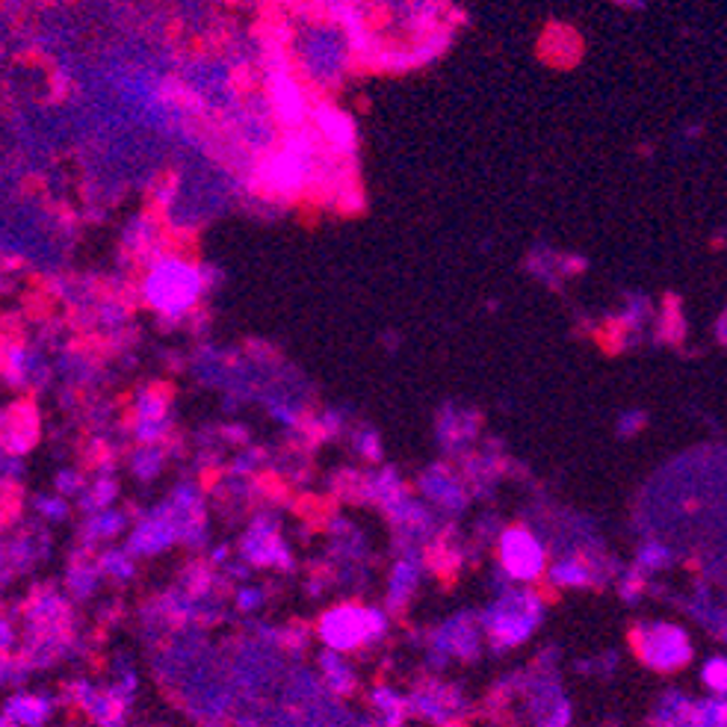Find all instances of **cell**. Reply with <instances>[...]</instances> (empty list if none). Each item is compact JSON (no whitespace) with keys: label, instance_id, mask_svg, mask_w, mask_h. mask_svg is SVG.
I'll return each mask as SVG.
<instances>
[{"label":"cell","instance_id":"obj_3","mask_svg":"<svg viewBox=\"0 0 727 727\" xmlns=\"http://www.w3.org/2000/svg\"><path fill=\"white\" fill-rule=\"evenodd\" d=\"M500 562L515 580L532 583L544 571V550L527 529H509L500 538Z\"/></svg>","mask_w":727,"mask_h":727},{"label":"cell","instance_id":"obj_8","mask_svg":"<svg viewBox=\"0 0 727 727\" xmlns=\"http://www.w3.org/2000/svg\"><path fill=\"white\" fill-rule=\"evenodd\" d=\"M414 580H417V574H414V568H411V562H400V568H397V574H393V589H391V594L400 597L409 592V589H414Z\"/></svg>","mask_w":727,"mask_h":727},{"label":"cell","instance_id":"obj_5","mask_svg":"<svg viewBox=\"0 0 727 727\" xmlns=\"http://www.w3.org/2000/svg\"><path fill=\"white\" fill-rule=\"evenodd\" d=\"M175 536H178V529L163 515H160L154 520L143 523V527L133 532L131 550L133 553H157V550H163L169 541H175Z\"/></svg>","mask_w":727,"mask_h":727},{"label":"cell","instance_id":"obj_10","mask_svg":"<svg viewBox=\"0 0 727 727\" xmlns=\"http://www.w3.org/2000/svg\"><path fill=\"white\" fill-rule=\"evenodd\" d=\"M104 568H106V571H113L115 576H127V574H131V565H127V562L122 559V556H106V559H104Z\"/></svg>","mask_w":727,"mask_h":727},{"label":"cell","instance_id":"obj_6","mask_svg":"<svg viewBox=\"0 0 727 727\" xmlns=\"http://www.w3.org/2000/svg\"><path fill=\"white\" fill-rule=\"evenodd\" d=\"M45 713H48V707L39 698H18V701H13V707H9V715L18 722H24V724H39L41 719H45Z\"/></svg>","mask_w":727,"mask_h":727},{"label":"cell","instance_id":"obj_2","mask_svg":"<svg viewBox=\"0 0 727 727\" xmlns=\"http://www.w3.org/2000/svg\"><path fill=\"white\" fill-rule=\"evenodd\" d=\"M538 615H541V603L536 597L523 594V592H511L506 601L497 603L485 615V627H488V633L494 636L497 645H518V641L527 639L532 633V627L538 624Z\"/></svg>","mask_w":727,"mask_h":727},{"label":"cell","instance_id":"obj_7","mask_svg":"<svg viewBox=\"0 0 727 727\" xmlns=\"http://www.w3.org/2000/svg\"><path fill=\"white\" fill-rule=\"evenodd\" d=\"M585 574L576 562H562V565H553L550 568V580L559 583V585H583L585 583Z\"/></svg>","mask_w":727,"mask_h":727},{"label":"cell","instance_id":"obj_9","mask_svg":"<svg viewBox=\"0 0 727 727\" xmlns=\"http://www.w3.org/2000/svg\"><path fill=\"white\" fill-rule=\"evenodd\" d=\"M122 523H124L122 515H115V511H104V515H98L92 520V532H95V536H115V532L122 529Z\"/></svg>","mask_w":727,"mask_h":727},{"label":"cell","instance_id":"obj_1","mask_svg":"<svg viewBox=\"0 0 727 727\" xmlns=\"http://www.w3.org/2000/svg\"><path fill=\"white\" fill-rule=\"evenodd\" d=\"M384 633V615L379 609H361V606H340L331 609L319 621V636L328 648L352 650L373 641Z\"/></svg>","mask_w":727,"mask_h":727},{"label":"cell","instance_id":"obj_4","mask_svg":"<svg viewBox=\"0 0 727 727\" xmlns=\"http://www.w3.org/2000/svg\"><path fill=\"white\" fill-rule=\"evenodd\" d=\"M148 293H152V302L163 311H180L198 293L196 272H189L187 266H163L148 284Z\"/></svg>","mask_w":727,"mask_h":727},{"label":"cell","instance_id":"obj_11","mask_svg":"<svg viewBox=\"0 0 727 727\" xmlns=\"http://www.w3.org/2000/svg\"><path fill=\"white\" fill-rule=\"evenodd\" d=\"M254 601H258V594H254V592H243V594H240V606H243V609H252Z\"/></svg>","mask_w":727,"mask_h":727}]
</instances>
